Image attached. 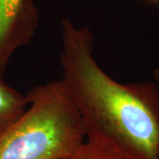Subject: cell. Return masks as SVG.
<instances>
[{
  "mask_svg": "<svg viewBox=\"0 0 159 159\" xmlns=\"http://www.w3.org/2000/svg\"><path fill=\"white\" fill-rule=\"evenodd\" d=\"M62 80L88 136L105 139L145 159H159V89L122 84L99 66L88 27L61 21Z\"/></svg>",
  "mask_w": 159,
  "mask_h": 159,
  "instance_id": "cell-1",
  "label": "cell"
},
{
  "mask_svg": "<svg viewBox=\"0 0 159 159\" xmlns=\"http://www.w3.org/2000/svg\"><path fill=\"white\" fill-rule=\"evenodd\" d=\"M26 95V111L0 134V159H67L87 134L63 82L40 84Z\"/></svg>",
  "mask_w": 159,
  "mask_h": 159,
  "instance_id": "cell-2",
  "label": "cell"
},
{
  "mask_svg": "<svg viewBox=\"0 0 159 159\" xmlns=\"http://www.w3.org/2000/svg\"><path fill=\"white\" fill-rule=\"evenodd\" d=\"M39 11L32 0H0V76L13 54L32 41Z\"/></svg>",
  "mask_w": 159,
  "mask_h": 159,
  "instance_id": "cell-3",
  "label": "cell"
},
{
  "mask_svg": "<svg viewBox=\"0 0 159 159\" xmlns=\"http://www.w3.org/2000/svg\"><path fill=\"white\" fill-rule=\"evenodd\" d=\"M28 106L27 95L14 89L0 76V134L22 116Z\"/></svg>",
  "mask_w": 159,
  "mask_h": 159,
  "instance_id": "cell-4",
  "label": "cell"
},
{
  "mask_svg": "<svg viewBox=\"0 0 159 159\" xmlns=\"http://www.w3.org/2000/svg\"><path fill=\"white\" fill-rule=\"evenodd\" d=\"M67 159H145L105 139L88 136L84 143Z\"/></svg>",
  "mask_w": 159,
  "mask_h": 159,
  "instance_id": "cell-5",
  "label": "cell"
},
{
  "mask_svg": "<svg viewBox=\"0 0 159 159\" xmlns=\"http://www.w3.org/2000/svg\"><path fill=\"white\" fill-rule=\"evenodd\" d=\"M154 79H155V82L157 83V85L159 89V68L156 69L154 72Z\"/></svg>",
  "mask_w": 159,
  "mask_h": 159,
  "instance_id": "cell-6",
  "label": "cell"
},
{
  "mask_svg": "<svg viewBox=\"0 0 159 159\" xmlns=\"http://www.w3.org/2000/svg\"><path fill=\"white\" fill-rule=\"evenodd\" d=\"M151 1H154V2H159V0H151Z\"/></svg>",
  "mask_w": 159,
  "mask_h": 159,
  "instance_id": "cell-7",
  "label": "cell"
}]
</instances>
